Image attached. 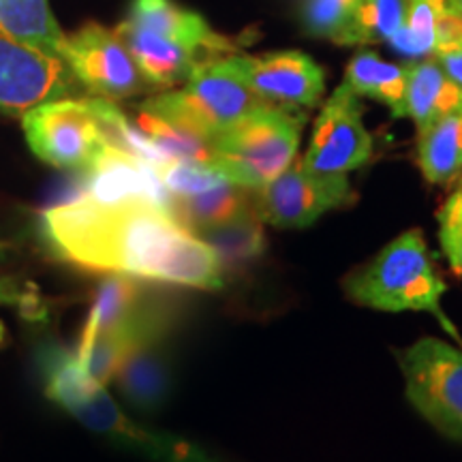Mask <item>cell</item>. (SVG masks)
<instances>
[{
    "mask_svg": "<svg viewBox=\"0 0 462 462\" xmlns=\"http://www.w3.org/2000/svg\"><path fill=\"white\" fill-rule=\"evenodd\" d=\"M114 32L129 50L150 88L171 90L176 86H182L190 71L208 58L189 45L161 37L157 32L143 31L125 20L114 28Z\"/></svg>",
    "mask_w": 462,
    "mask_h": 462,
    "instance_id": "obj_13",
    "label": "cell"
},
{
    "mask_svg": "<svg viewBox=\"0 0 462 462\" xmlns=\"http://www.w3.org/2000/svg\"><path fill=\"white\" fill-rule=\"evenodd\" d=\"M373 157V137L364 126L362 106L345 82L332 92L315 120L300 163L317 176H346Z\"/></svg>",
    "mask_w": 462,
    "mask_h": 462,
    "instance_id": "obj_10",
    "label": "cell"
},
{
    "mask_svg": "<svg viewBox=\"0 0 462 462\" xmlns=\"http://www.w3.org/2000/svg\"><path fill=\"white\" fill-rule=\"evenodd\" d=\"M396 357L411 407L432 429L462 443V349L424 337Z\"/></svg>",
    "mask_w": 462,
    "mask_h": 462,
    "instance_id": "obj_6",
    "label": "cell"
},
{
    "mask_svg": "<svg viewBox=\"0 0 462 462\" xmlns=\"http://www.w3.org/2000/svg\"><path fill=\"white\" fill-rule=\"evenodd\" d=\"M454 7H456V14H458V20L462 24V0H454Z\"/></svg>",
    "mask_w": 462,
    "mask_h": 462,
    "instance_id": "obj_31",
    "label": "cell"
},
{
    "mask_svg": "<svg viewBox=\"0 0 462 462\" xmlns=\"http://www.w3.org/2000/svg\"><path fill=\"white\" fill-rule=\"evenodd\" d=\"M5 338H7V330H5V323L0 321V349H3V345H5Z\"/></svg>",
    "mask_w": 462,
    "mask_h": 462,
    "instance_id": "obj_30",
    "label": "cell"
},
{
    "mask_svg": "<svg viewBox=\"0 0 462 462\" xmlns=\"http://www.w3.org/2000/svg\"><path fill=\"white\" fill-rule=\"evenodd\" d=\"M28 146L56 170L84 171L107 143L92 97L39 103L22 114Z\"/></svg>",
    "mask_w": 462,
    "mask_h": 462,
    "instance_id": "obj_7",
    "label": "cell"
},
{
    "mask_svg": "<svg viewBox=\"0 0 462 462\" xmlns=\"http://www.w3.org/2000/svg\"><path fill=\"white\" fill-rule=\"evenodd\" d=\"M343 287L351 302L366 309L435 315L458 338L443 315L441 300L448 287L437 273L421 229H409L392 240L371 262L346 276Z\"/></svg>",
    "mask_w": 462,
    "mask_h": 462,
    "instance_id": "obj_3",
    "label": "cell"
},
{
    "mask_svg": "<svg viewBox=\"0 0 462 462\" xmlns=\"http://www.w3.org/2000/svg\"><path fill=\"white\" fill-rule=\"evenodd\" d=\"M458 187H462V178H460V182H458Z\"/></svg>",
    "mask_w": 462,
    "mask_h": 462,
    "instance_id": "obj_32",
    "label": "cell"
},
{
    "mask_svg": "<svg viewBox=\"0 0 462 462\" xmlns=\"http://www.w3.org/2000/svg\"><path fill=\"white\" fill-rule=\"evenodd\" d=\"M398 54L424 60L462 43V24L454 0H409L407 17L388 42Z\"/></svg>",
    "mask_w": 462,
    "mask_h": 462,
    "instance_id": "obj_14",
    "label": "cell"
},
{
    "mask_svg": "<svg viewBox=\"0 0 462 462\" xmlns=\"http://www.w3.org/2000/svg\"><path fill=\"white\" fill-rule=\"evenodd\" d=\"M199 238L215 248L221 262L225 259H246L257 255L263 245L262 221L255 215H248L218 229L206 231Z\"/></svg>",
    "mask_w": 462,
    "mask_h": 462,
    "instance_id": "obj_25",
    "label": "cell"
},
{
    "mask_svg": "<svg viewBox=\"0 0 462 462\" xmlns=\"http://www.w3.org/2000/svg\"><path fill=\"white\" fill-rule=\"evenodd\" d=\"M125 22L189 45L208 58L231 51L229 39L212 31L204 17L180 7L176 0H133Z\"/></svg>",
    "mask_w": 462,
    "mask_h": 462,
    "instance_id": "obj_15",
    "label": "cell"
},
{
    "mask_svg": "<svg viewBox=\"0 0 462 462\" xmlns=\"http://www.w3.org/2000/svg\"><path fill=\"white\" fill-rule=\"evenodd\" d=\"M356 199L346 176H317L293 161L274 180L253 190V212L259 221L281 229H302Z\"/></svg>",
    "mask_w": 462,
    "mask_h": 462,
    "instance_id": "obj_8",
    "label": "cell"
},
{
    "mask_svg": "<svg viewBox=\"0 0 462 462\" xmlns=\"http://www.w3.org/2000/svg\"><path fill=\"white\" fill-rule=\"evenodd\" d=\"M345 84L357 97L385 103L394 112L401 106L404 86H407V67L394 65L379 58L374 51L362 50L346 65Z\"/></svg>",
    "mask_w": 462,
    "mask_h": 462,
    "instance_id": "obj_22",
    "label": "cell"
},
{
    "mask_svg": "<svg viewBox=\"0 0 462 462\" xmlns=\"http://www.w3.org/2000/svg\"><path fill=\"white\" fill-rule=\"evenodd\" d=\"M304 120L296 109H255L212 137L215 167L238 187H263L296 161Z\"/></svg>",
    "mask_w": 462,
    "mask_h": 462,
    "instance_id": "obj_4",
    "label": "cell"
},
{
    "mask_svg": "<svg viewBox=\"0 0 462 462\" xmlns=\"http://www.w3.org/2000/svg\"><path fill=\"white\" fill-rule=\"evenodd\" d=\"M159 345L161 343H154L133 354L116 374L123 394L137 407H154L163 398L167 373L159 356Z\"/></svg>",
    "mask_w": 462,
    "mask_h": 462,
    "instance_id": "obj_24",
    "label": "cell"
},
{
    "mask_svg": "<svg viewBox=\"0 0 462 462\" xmlns=\"http://www.w3.org/2000/svg\"><path fill=\"white\" fill-rule=\"evenodd\" d=\"M0 32L51 56L62 58L65 51L67 34L48 0H0Z\"/></svg>",
    "mask_w": 462,
    "mask_h": 462,
    "instance_id": "obj_20",
    "label": "cell"
},
{
    "mask_svg": "<svg viewBox=\"0 0 462 462\" xmlns=\"http://www.w3.org/2000/svg\"><path fill=\"white\" fill-rule=\"evenodd\" d=\"M360 0H306L302 7V24L313 37L332 39L338 28L349 20Z\"/></svg>",
    "mask_w": 462,
    "mask_h": 462,
    "instance_id": "obj_28",
    "label": "cell"
},
{
    "mask_svg": "<svg viewBox=\"0 0 462 462\" xmlns=\"http://www.w3.org/2000/svg\"><path fill=\"white\" fill-rule=\"evenodd\" d=\"M37 366L43 392L51 402L78 420L84 429L106 437L125 452L150 462H223L189 439L152 430L131 420L107 394L106 385L84 373L75 351H69L67 346L43 345L37 354Z\"/></svg>",
    "mask_w": 462,
    "mask_h": 462,
    "instance_id": "obj_2",
    "label": "cell"
},
{
    "mask_svg": "<svg viewBox=\"0 0 462 462\" xmlns=\"http://www.w3.org/2000/svg\"><path fill=\"white\" fill-rule=\"evenodd\" d=\"M234 65L259 99L282 109L315 107L326 92L321 67L302 51H273L265 56H234Z\"/></svg>",
    "mask_w": 462,
    "mask_h": 462,
    "instance_id": "obj_12",
    "label": "cell"
},
{
    "mask_svg": "<svg viewBox=\"0 0 462 462\" xmlns=\"http://www.w3.org/2000/svg\"><path fill=\"white\" fill-rule=\"evenodd\" d=\"M150 298L146 287L140 279L125 274H107L106 281L97 289L95 302L90 306L88 319L84 323L82 337L75 351H82L99 334L112 330L135 313L140 306Z\"/></svg>",
    "mask_w": 462,
    "mask_h": 462,
    "instance_id": "obj_21",
    "label": "cell"
},
{
    "mask_svg": "<svg viewBox=\"0 0 462 462\" xmlns=\"http://www.w3.org/2000/svg\"><path fill=\"white\" fill-rule=\"evenodd\" d=\"M146 103L210 140L245 116L268 106L248 88L234 65V56L227 54L206 58L190 71L182 88L161 92Z\"/></svg>",
    "mask_w": 462,
    "mask_h": 462,
    "instance_id": "obj_5",
    "label": "cell"
},
{
    "mask_svg": "<svg viewBox=\"0 0 462 462\" xmlns=\"http://www.w3.org/2000/svg\"><path fill=\"white\" fill-rule=\"evenodd\" d=\"M42 240L60 262L88 273L215 291L223 287L218 253L148 198L97 199L79 190L42 215Z\"/></svg>",
    "mask_w": 462,
    "mask_h": 462,
    "instance_id": "obj_1",
    "label": "cell"
},
{
    "mask_svg": "<svg viewBox=\"0 0 462 462\" xmlns=\"http://www.w3.org/2000/svg\"><path fill=\"white\" fill-rule=\"evenodd\" d=\"M409 0H360L332 42L338 45H371L390 42L404 24Z\"/></svg>",
    "mask_w": 462,
    "mask_h": 462,
    "instance_id": "obj_23",
    "label": "cell"
},
{
    "mask_svg": "<svg viewBox=\"0 0 462 462\" xmlns=\"http://www.w3.org/2000/svg\"><path fill=\"white\" fill-rule=\"evenodd\" d=\"M456 109H462V90L448 78L435 58L407 65L402 101L392 116L411 118L420 131Z\"/></svg>",
    "mask_w": 462,
    "mask_h": 462,
    "instance_id": "obj_16",
    "label": "cell"
},
{
    "mask_svg": "<svg viewBox=\"0 0 462 462\" xmlns=\"http://www.w3.org/2000/svg\"><path fill=\"white\" fill-rule=\"evenodd\" d=\"M439 245L449 268L462 276V187L454 189L437 212Z\"/></svg>",
    "mask_w": 462,
    "mask_h": 462,
    "instance_id": "obj_27",
    "label": "cell"
},
{
    "mask_svg": "<svg viewBox=\"0 0 462 462\" xmlns=\"http://www.w3.org/2000/svg\"><path fill=\"white\" fill-rule=\"evenodd\" d=\"M435 60L441 65L443 71L452 82L462 90V43L454 45V48L439 51Z\"/></svg>",
    "mask_w": 462,
    "mask_h": 462,
    "instance_id": "obj_29",
    "label": "cell"
},
{
    "mask_svg": "<svg viewBox=\"0 0 462 462\" xmlns=\"http://www.w3.org/2000/svg\"><path fill=\"white\" fill-rule=\"evenodd\" d=\"M79 88L60 56L0 32V114L22 116L39 103L75 97Z\"/></svg>",
    "mask_w": 462,
    "mask_h": 462,
    "instance_id": "obj_11",
    "label": "cell"
},
{
    "mask_svg": "<svg viewBox=\"0 0 462 462\" xmlns=\"http://www.w3.org/2000/svg\"><path fill=\"white\" fill-rule=\"evenodd\" d=\"M133 125L167 161L215 167V148H212L210 137L201 135L193 126L184 125L182 120L170 114L150 107L146 101L137 107Z\"/></svg>",
    "mask_w": 462,
    "mask_h": 462,
    "instance_id": "obj_18",
    "label": "cell"
},
{
    "mask_svg": "<svg viewBox=\"0 0 462 462\" xmlns=\"http://www.w3.org/2000/svg\"><path fill=\"white\" fill-rule=\"evenodd\" d=\"M418 167L426 182L449 184L462 178V109L418 131Z\"/></svg>",
    "mask_w": 462,
    "mask_h": 462,
    "instance_id": "obj_19",
    "label": "cell"
},
{
    "mask_svg": "<svg viewBox=\"0 0 462 462\" xmlns=\"http://www.w3.org/2000/svg\"><path fill=\"white\" fill-rule=\"evenodd\" d=\"M62 60L78 84L99 99L123 101L150 90L118 34L95 22L67 37Z\"/></svg>",
    "mask_w": 462,
    "mask_h": 462,
    "instance_id": "obj_9",
    "label": "cell"
},
{
    "mask_svg": "<svg viewBox=\"0 0 462 462\" xmlns=\"http://www.w3.org/2000/svg\"><path fill=\"white\" fill-rule=\"evenodd\" d=\"M157 176L170 198L198 195L218 187V184L229 182L217 167L182 163V161H167V163L157 167Z\"/></svg>",
    "mask_w": 462,
    "mask_h": 462,
    "instance_id": "obj_26",
    "label": "cell"
},
{
    "mask_svg": "<svg viewBox=\"0 0 462 462\" xmlns=\"http://www.w3.org/2000/svg\"><path fill=\"white\" fill-rule=\"evenodd\" d=\"M170 210L193 234H206L223 225L238 221L253 212V190L238 187L234 182H223L218 187L187 198H170Z\"/></svg>",
    "mask_w": 462,
    "mask_h": 462,
    "instance_id": "obj_17",
    "label": "cell"
}]
</instances>
